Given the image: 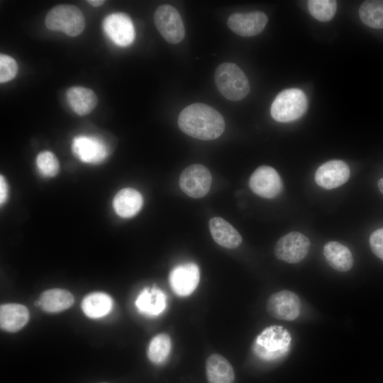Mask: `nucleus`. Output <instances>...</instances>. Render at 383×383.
I'll use <instances>...</instances> for the list:
<instances>
[{"mask_svg":"<svg viewBox=\"0 0 383 383\" xmlns=\"http://www.w3.org/2000/svg\"><path fill=\"white\" fill-rule=\"evenodd\" d=\"M171 350V339L167 333L154 336L150 342L148 356L154 364L160 365L167 359Z\"/></svg>","mask_w":383,"mask_h":383,"instance_id":"obj_26","label":"nucleus"},{"mask_svg":"<svg viewBox=\"0 0 383 383\" xmlns=\"http://www.w3.org/2000/svg\"><path fill=\"white\" fill-rule=\"evenodd\" d=\"M103 27L106 35L115 44L128 46L135 39V29L131 18L124 13H113L104 20Z\"/></svg>","mask_w":383,"mask_h":383,"instance_id":"obj_12","label":"nucleus"},{"mask_svg":"<svg viewBox=\"0 0 383 383\" xmlns=\"http://www.w3.org/2000/svg\"><path fill=\"white\" fill-rule=\"evenodd\" d=\"M378 187L382 193H383V178L378 181Z\"/></svg>","mask_w":383,"mask_h":383,"instance_id":"obj_33","label":"nucleus"},{"mask_svg":"<svg viewBox=\"0 0 383 383\" xmlns=\"http://www.w3.org/2000/svg\"><path fill=\"white\" fill-rule=\"evenodd\" d=\"M35 165L38 174L44 179L55 177L60 170L57 156L50 150L40 152L36 155Z\"/></svg>","mask_w":383,"mask_h":383,"instance_id":"obj_27","label":"nucleus"},{"mask_svg":"<svg viewBox=\"0 0 383 383\" xmlns=\"http://www.w3.org/2000/svg\"><path fill=\"white\" fill-rule=\"evenodd\" d=\"M154 22L167 42L176 44L183 40L185 35L184 23L179 13L172 6L162 4L157 7L154 14Z\"/></svg>","mask_w":383,"mask_h":383,"instance_id":"obj_7","label":"nucleus"},{"mask_svg":"<svg viewBox=\"0 0 383 383\" xmlns=\"http://www.w3.org/2000/svg\"><path fill=\"white\" fill-rule=\"evenodd\" d=\"M361 21L372 28H383V1L372 0L364 1L360 9Z\"/></svg>","mask_w":383,"mask_h":383,"instance_id":"obj_25","label":"nucleus"},{"mask_svg":"<svg viewBox=\"0 0 383 383\" xmlns=\"http://www.w3.org/2000/svg\"><path fill=\"white\" fill-rule=\"evenodd\" d=\"M310 246V240L306 235L292 231L278 240L274 246V255L286 262L298 263L306 257Z\"/></svg>","mask_w":383,"mask_h":383,"instance_id":"obj_9","label":"nucleus"},{"mask_svg":"<svg viewBox=\"0 0 383 383\" xmlns=\"http://www.w3.org/2000/svg\"><path fill=\"white\" fill-rule=\"evenodd\" d=\"M266 309L268 313L275 318L293 321L300 314L301 302L296 294L282 290L270 296Z\"/></svg>","mask_w":383,"mask_h":383,"instance_id":"obj_11","label":"nucleus"},{"mask_svg":"<svg viewBox=\"0 0 383 383\" xmlns=\"http://www.w3.org/2000/svg\"><path fill=\"white\" fill-rule=\"evenodd\" d=\"M307 106V97L303 91L296 88L287 89L275 97L270 113L275 121L287 123L301 117Z\"/></svg>","mask_w":383,"mask_h":383,"instance_id":"obj_4","label":"nucleus"},{"mask_svg":"<svg viewBox=\"0 0 383 383\" xmlns=\"http://www.w3.org/2000/svg\"><path fill=\"white\" fill-rule=\"evenodd\" d=\"M268 18L267 15L259 11L250 13H235L228 19V28L235 33L243 37L255 36L265 28Z\"/></svg>","mask_w":383,"mask_h":383,"instance_id":"obj_14","label":"nucleus"},{"mask_svg":"<svg viewBox=\"0 0 383 383\" xmlns=\"http://www.w3.org/2000/svg\"><path fill=\"white\" fill-rule=\"evenodd\" d=\"M179 129L185 134L203 140L218 138L224 131L222 115L213 107L195 103L185 107L178 117Z\"/></svg>","mask_w":383,"mask_h":383,"instance_id":"obj_1","label":"nucleus"},{"mask_svg":"<svg viewBox=\"0 0 383 383\" xmlns=\"http://www.w3.org/2000/svg\"><path fill=\"white\" fill-rule=\"evenodd\" d=\"M103 383H106V382H103Z\"/></svg>","mask_w":383,"mask_h":383,"instance_id":"obj_34","label":"nucleus"},{"mask_svg":"<svg viewBox=\"0 0 383 383\" xmlns=\"http://www.w3.org/2000/svg\"><path fill=\"white\" fill-rule=\"evenodd\" d=\"M135 304L141 313L148 316H157L165 309L167 296L156 287H145L137 296Z\"/></svg>","mask_w":383,"mask_h":383,"instance_id":"obj_17","label":"nucleus"},{"mask_svg":"<svg viewBox=\"0 0 383 383\" xmlns=\"http://www.w3.org/2000/svg\"><path fill=\"white\" fill-rule=\"evenodd\" d=\"M214 80L218 90L231 101H240L250 91L245 74L234 63L223 62L219 65L215 70Z\"/></svg>","mask_w":383,"mask_h":383,"instance_id":"obj_3","label":"nucleus"},{"mask_svg":"<svg viewBox=\"0 0 383 383\" xmlns=\"http://www.w3.org/2000/svg\"><path fill=\"white\" fill-rule=\"evenodd\" d=\"M323 255L328 265L335 270L347 272L353 265V257L350 250L343 244L331 241L323 247Z\"/></svg>","mask_w":383,"mask_h":383,"instance_id":"obj_23","label":"nucleus"},{"mask_svg":"<svg viewBox=\"0 0 383 383\" xmlns=\"http://www.w3.org/2000/svg\"><path fill=\"white\" fill-rule=\"evenodd\" d=\"M28 309L22 304H6L0 307V326L5 331H18L28 323Z\"/></svg>","mask_w":383,"mask_h":383,"instance_id":"obj_19","label":"nucleus"},{"mask_svg":"<svg viewBox=\"0 0 383 383\" xmlns=\"http://www.w3.org/2000/svg\"><path fill=\"white\" fill-rule=\"evenodd\" d=\"M10 196L9 184L4 174L0 175V205L1 207L7 204Z\"/></svg>","mask_w":383,"mask_h":383,"instance_id":"obj_31","label":"nucleus"},{"mask_svg":"<svg viewBox=\"0 0 383 383\" xmlns=\"http://www.w3.org/2000/svg\"><path fill=\"white\" fill-rule=\"evenodd\" d=\"M112 305V299L107 294L94 292L84 298L82 309L88 317L99 318L109 313Z\"/></svg>","mask_w":383,"mask_h":383,"instance_id":"obj_24","label":"nucleus"},{"mask_svg":"<svg viewBox=\"0 0 383 383\" xmlns=\"http://www.w3.org/2000/svg\"><path fill=\"white\" fill-rule=\"evenodd\" d=\"M71 151L79 161L89 165L103 163L110 154L104 139L93 135H76L71 143Z\"/></svg>","mask_w":383,"mask_h":383,"instance_id":"obj_6","label":"nucleus"},{"mask_svg":"<svg viewBox=\"0 0 383 383\" xmlns=\"http://www.w3.org/2000/svg\"><path fill=\"white\" fill-rule=\"evenodd\" d=\"M249 187L259 196L273 199L281 193L283 184L279 174L273 167L262 165L251 174Z\"/></svg>","mask_w":383,"mask_h":383,"instance_id":"obj_10","label":"nucleus"},{"mask_svg":"<svg viewBox=\"0 0 383 383\" xmlns=\"http://www.w3.org/2000/svg\"><path fill=\"white\" fill-rule=\"evenodd\" d=\"M87 2L92 6L98 7L103 5L105 3L104 0H88Z\"/></svg>","mask_w":383,"mask_h":383,"instance_id":"obj_32","label":"nucleus"},{"mask_svg":"<svg viewBox=\"0 0 383 383\" xmlns=\"http://www.w3.org/2000/svg\"><path fill=\"white\" fill-rule=\"evenodd\" d=\"M209 226L213 239L219 245L233 249L242 243V237L233 226L221 217L210 219Z\"/></svg>","mask_w":383,"mask_h":383,"instance_id":"obj_18","label":"nucleus"},{"mask_svg":"<svg viewBox=\"0 0 383 383\" xmlns=\"http://www.w3.org/2000/svg\"><path fill=\"white\" fill-rule=\"evenodd\" d=\"M206 374L209 383H233L235 379L232 365L219 354L211 355L207 358Z\"/></svg>","mask_w":383,"mask_h":383,"instance_id":"obj_21","label":"nucleus"},{"mask_svg":"<svg viewBox=\"0 0 383 383\" xmlns=\"http://www.w3.org/2000/svg\"><path fill=\"white\" fill-rule=\"evenodd\" d=\"M350 174V168L345 162L333 160L321 165L316 170L314 178L318 186L332 189L344 184Z\"/></svg>","mask_w":383,"mask_h":383,"instance_id":"obj_15","label":"nucleus"},{"mask_svg":"<svg viewBox=\"0 0 383 383\" xmlns=\"http://www.w3.org/2000/svg\"><path fill=\"white\" fill-rule=\"evenodd\" d=\"M292 337L282 326L265 328L255 339L253 353L264 361H274L285 356L289 350Z\"/></svg>","mask_w":383,"mask_h":383,"instance_id":"obj_2","label":"nucleus"},{"mask_svg":"<svg viewBox=\"0 0 383 383\" xmlns=\"http://www.w3.org/2000/svg\"><path fill=\"white\" fill-rule=\"evenodd\" d=\"M74 296L69 291L62 289H51L43 292L36 305L48 313H58L72 306Z\"/></svg>","mask_w":383,"mask_h":383,"instance_id":"obj_22","label":"nucleus"},{"mask_svg":"<svg viewBox=\"0 0 383 383\" xmlns=\"http://www.w3.org/2000/svg\"><path fill=\"white\" fill-rule=\"evenodd\" d=\"M45 24L51 30L61 31L70 37H75L84 30L85 19L78 7L59 4L48 11Z\"/></svg>","mask_w":383,"mask_h":383,"instance_id":"obj_5","label":"nucleus"},{"mask_svg":"<svg viewBox=\"0 0 383 383\" xmlns=\"http://www.w3.org/2000/svg\"><path fill=\"white\" fill-rule=\"evenodd\" d=\"M212 177L209 169L201 164H193L181 173L179 184L181 189L192 198L206 196L211 188Z\"/></svg>","mask_w":383,"mask_h":383,"instance_id":"obj_8","label":"nucleus"},{"mask_svg":"<svg viewBox=\"0 0 383 383\" xmlns=\"http://www.w3.org/2000/svg\"><path fill=\"white\" fill-rule=\"evenodd\" d=\"M18 70L16 61L9 55H0V82L5 83L13 79Z\"/></svg>","mask_w":383,"mask_h":383,"instance_id":"obj_29","label":"nucleus"},{"mask_svg":"<svg viewBox=\"0 0 383 383\" xmlns=\"http://www.w3.org/2000/svg\"><path fill=\"white\" fill-rule=\"evenodd\" d=\"M308 9L313 18L326 22L335 16L337 2L333 0H310L308 1Z\"/></svg>","mask_w":383,"mask_h":383,"instance_id":"obj_28","label":"nucleus"},{"mask_svg":"<svg viewBox=\"0 0 383 383\" xmlns=\"http://www.w3.org/2000/svg\"><path fill=\"white\" fill-rule=\"evenodd\" d=\"M143 206V197L137 189L126 187L118 190L111 201L114 213L121 218H131L136 216Z\"/></svg>","mask_w":383,"mask_h":383,"instance_id":"obj_16","label":"nucleus"},{"mask_svg":"<svg viewBox=\"0 0 383 383\" xmlns=\"http://www.w3.org/2000/svg\"><path fill=\"white\" fill-rule=\"evenodd\" d=\"M67 101L71 109L79 116L91 113L98 103L94 91L84 87H72L66 92Z\"/></svg>","mask_w":383,"mask_h":383,"instance_id":"obj_20","label":"nucleus"},{"mask_svg":"<svg viewBox=\"0 0 383 383\" xmlns=\"http://www.w3.org/2000/svg\"><path fill=\"white\" fill-rule=\"evenodd\" d=\"M370 245L374 254L383 260V228L371 234Z\"/></svg>","mask_w":383,"mask_h":383,"instance_id":"obj_30","label":"nucleus"},{"mask_svg":"<svg viewBox=\"0 0 383 383\" xmlns=\"http://www.w3.org/2000/svg\"><path fill=\"white\" fill-rule=\"evenodd\" d=\"M199 279V269L193 262L174 267L169 275L170 285L172 291L179 296L190 295L197 287Z\"/></svg>","mask_w":383,"mask_h":383,"instance_id":"obj_13","label":"nucleus"}]
</instances>
